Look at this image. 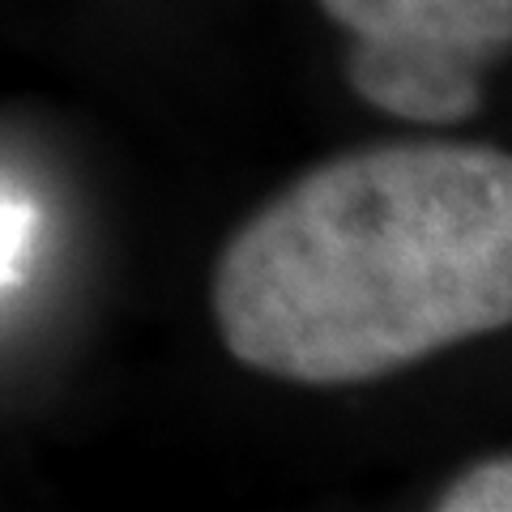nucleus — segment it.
I'll return each instance as SVG.
<instances>
[{
	"mask_svg": "<svg viewBox=\"0 0 512 512\" xmlns=\"http://www.w3.org/2000/svg\"><path fill=\"white\" fill-rule=\"evenodd\" d=\"M222 346L261 376L346 389L512 320V158L380 141L269 197L214 261Z\"/></svg>",
	"mask_w": 512,
	"mask_h": 512,
	"instance_id": "nucleus-1",
	"label": "nucleus"
},
{
	"mask_svg": "<svg viewBox=\"0 0 512 512\" xmlns=\"http://www.w3.org/2000/svg\"><path fill=\"white\" fill-rule=\"evenodd\" d=\"M350 35L346 82L406 124H466L512 43V0H316Z\"/></svg>",
	"mask_w": 512,
	"mask_h": 512,
	"instance_id": "nucleus-2",
	"label": "nucleus"
},
{
	"mask_svg": "<svg viewBox=\"0 0 512 512\" xmlns=\"http://www.w3.org/2000/svg\"><path fill=\"white\" fill-rule=\"evenodd\" d=\"M508 508H512L508 453L474 461V466H466L436 495V512H508Z\"/></svg>",
	"mask_w": 512,
	"mask_h": 512,
	"instance_id": "nucleus-3",
	"label": "nucleus"
},
{
	"mask_svg": "<svg viewBox=\"0 0 512 512\" xmlns=\"http://www.w3.org/2000/svg\"><path fill=\"white\" fill-rule=\"evenodd\" d=\"M30 231H35V205L0 188V291L22 278Z\"/></svg>",
	"mask_w": 512,
	"mask_h": 512,
	"instance_id": "nucleus-4",
	"label": "nucleus"
}]
</instances>
